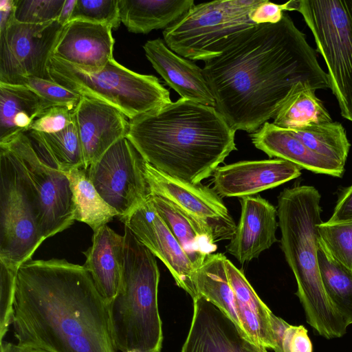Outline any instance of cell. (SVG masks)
I'll return each mask as SVG.
<instances>
[{
    "instance_id": "23",
    "label": "cell",
    "mask_w": 352,
    "mask_h": 352,
    "mask_svg": "<svg viewBox=\"0 0 352 352\" xmlns=\"http://www.w3.org/2000/svg\"><path fill=\"white\" fill-rule=\"evenodd\" d=\"M91 245L83 252V266L104 299L109 303L117 295L122 275L124 236L104 225L94 232Z\"/></svg>"
},
{
    "instance_id": "39",
    "label": "cell",
    "mask_w": 352,
    "mask_h": 352,
    "mask_svg": "<svg viewBox=\"0 0 352 352\" xmlns=\"http://www.w3.org/2000/svg\"><path fill=\"white\" fill-rule=\"evenodd\" d=\"M285 10V3L277 4L268 0H261L253 9L250 17L256 25L274 24L282 19Z\"/></svg>"
},
{
    "instance_id": "36",
    "label": "cell",
    "mask_w": 352,
    "mask_h": 352,
    "mask_svg": "<svg viewBox=\"0 0 352 352\" xmlns=\"http://www.w3.org/2000/svg\"><path fill=\"white\" fill-rule=\"evenodd\" d=\"M24 85L29 87L52 107L74 109L81 96L58 83L44 78L28 77Z\"/></svg>"
},
{
    "instance_id": "10",
    "label": "cell",
    "mask_w": 352,
    "mask_h": 352,
    "mask_svg": "<svg viewBox=\"0 0 352 352\" xmlns=\"http://www.w3.org/2000/svg\"><path fill=\"white\" fill-rule=\"evenodd\" d=\"M144 159L126 138L112 145L86 170L103 199L122 218L146 201L150 195Z\"/></svg>"
},
{
    "instance_id": "28",
    "label": "cell",
    "mask_w": 352,
    "mask_h": 352,
    "mask_svg": "<svg viewBox=\"0 0 352 352\" xmlns=\"http://www.w3.org/2000/svg\"><path fill=\"white\" fill-rule=\"evenodd\" d=\"M315 91L307 82L296 83L281 103L272 123L283 129L294 130L309 124L333 121Z\"/></svg>"
},
{
    "instance_id": "42",
    "label": "cell",
    "mask_w": 352,
    "mask_h": 352,
    "mask_svg": "<svg viewBox=\"0 0 352 352\" xmlns=\"http://www.w3.org/2000/svg\"><path fill=\"white\" fill-rule=\"evenodd\" d=\"M76 3V0H65V3L57 20L58 23L63 27L69 23Z\"/></svg>"
},
{
    "instance_id": "5",
    "label": "cell",
    "mask_w": 352,
    "mask_h": 352,
    "mask_svg": "<svg viewBox=\"0 0 352 352\" xmlns=\"http://www.w3.org/2000/svg\"><path fill=\"white\" fill-rule=\"evenodd\" d=\"M124 236L121 283L117 295L107 304L113 344L121 352H161L163 331L156 258L126 226Z\"/></svg>"
},
{
    "instance_id": "7",
    "label": "cell",
    "mask_w": 352,
    "mask_h": 352,
    "mask_svg": "<svg viewBox=\"0 0 352 352\" xmlns=\"http://www.w3.org/2000/svg\"><path fill=\"white\" fill-rule=\"evenodd\" d=\"M45 240L35 187L19 158L0 144V261L18 270Z\"/></svg>"
},
{
    "instance_id": "31",
    "label": "cell",
    "mask_w": 352,
    "mask_h": 352,
    "mask_svg": "<svg viewBox=\"0 0 352 352\" xmlns=\"http://www.w3.org/2000/svg\"><path fill=\"white\" fill-rule=\"evenodd\" d=\"M318 258L326 294L349 326L352 324V272L333 261L320 245Z\"/></svg>"
},
{
    "instance_id": "41",
    "label": "cell",
    "mask_w": 352,
    "mask_h": 352,
    "mask_svg": "<svg viewBox=\"0 0 352 352\" xmlns=\"http://www.w3.org/2000/svg\"><path fill=\"white\" fill-rule=\"evenodd\" d=\"M14 0L0 1V30L4 29L14 17Z\"/></svg>"
},
{
    "instance_id": "35",
    "label": "cell",
    "mask_w": 352,
    "mask_h": 352,
    "mask_svg": "<svg viewBox=\"0 0 352 352\" xmlns=\"http://www.w3.org/2000/svg\"><path fill=\"white\" fill-rule=\"evenodd\" d=\"M17 273L0 261V344L12 324Z\"/></svg>"
},
{
    "instance_id": "32",
    "label": "cell",
    "mask_w": 352,
    "mask_h": 352,
    "mask_svg": "<svg viewBox=\"0 0 352 352\" xmlns=\"http://www.w3.org/2000/svg\"><path fill=\"white\" fill-rule=\"evenodd\" d=\"M319 245L336 262L352 272V220L321 222Z\"/></svg>"
},
{
    "instance_id": "43",
    "label": "cell",
    "mask_w": 352,
    "mask_h": 352,
    "mask_svg": "<svg viewBox=\"0 0 352 352\" xmlns=\"http://www.w3.org/2000/svg\"><path fill=\"white\" fill-rule=\"evenodd\" d=\"M0 349V352H25L23 347L19 346L17 344L8 342H3L1 343Z\"/></svg>"
},
{
    "instance_id": "24",
    "label": "cell",
    "mask_w": 352,
    "mask_h": 352,
    "mask_svg": "<svg viewBox=\"0 0 352 352\" xmlns=\"http://www.w3.org/2000/svg\"><path fill=\"white\" fill-rule=\"evenodd\" d=\"M149 199L196 269L217 249L212 236L169 200L151 194Z\"/></svg>"
},
{
    "instance_id": "16",
    "label": "cell",
    "mask_w": 352,
    "mask_h": 352,
    "mask_svg": "<svg viewBox=\"0 0 352 352\" xmlns=\"http://www.w3.org/2000/svg\"><path fill=\"white\" fill-rule=\"evenodd\" d=\"M301 168L275 158L241 161L219 166L213 173V190L221 197L253 196L298 177Z\"/></svg>"
},
{
    "instance_id": "18",
    "label": "cell",
    "mask_w": 352,
    "mask_h": 352,
    "mask_svg": "<svg viewBox=\"0 0 352 352\" xmlns=\"http://www.w3.org/2000/svg\"><path fill=\"white\" fill-rule=\"evenodd\" d=\"M111 28L72 21L63 28L52 55L87 72L102 69L113 57Z\"/></svg>"
},
{
    "instance_id": "12",
    "label": "cell",
    "mask_w": 352,
    "mask_h": 352,
    "mask_svg": "<svg viewBox=\"0 0 352 352\" xmlns=\"http://www.w3.org/2000/svg\"><path fill=\"white\" fill-rule=\"evenodd\" d=\"M23 163L36 190L42 211L45 239L69 228L75 221L70 182L65 173L45 163L34 151L25 133L0 143Z\"/></svg>"
},
{
    "instance_id": "40",
    "label": "cell",
    "mask_w": 352,
    "mask_h": 352,
    "mask_svg": "<svg viewBox=\"0 0 352 352\" xmlns=\"http://www.w3.org/2000/svg\"><path fill=\"white\" fill-rule=\"evenodd\" d=\"M352 220V184L344 188L338 195L329 221Z\"/></svg>"
},
{
    "instance_id": "25",
    "label": "cell",
    "mask_w": 352,
    "mask_h": 352,
    "mask_svg": "<svg viewBox=\"0 0 352 352\" xmlns=\"http://www.w3.org/2000/svg\"><path fill=\"white\" fill-rule=\"evenodd\" d=\"M48 102L26 85L0 82V143L30 129Z\"/></svg>"
},
{
    "instance_id": "4",
    "label": "cell",
    "mask_w": 352,
    "mask_h": 352,
    "mask_svg": "<svg viewBox=\"0 0 352 352\" xmlns=\"http://www.w3.org/2000/svg\"><path fill=\"white\" fill-rule=\"evenodd\" d=\"M321 195L313 186L285 188L278 197L280 247L297 283L307 322L327 339L340 338L347 324L332 305L321 279L318 252Z\"/></svg>"
},
{
    "instance_id": "15",
    "label": "cell",
    "mask_w": 352,
    "mask_h": 352,
    "mask_svg": "<svg viewBox=\"0 0 352 352\" xmlns=\"http://www.w3.org/2000/svg\"><path fill=\"white\" fill-rule=\"evenodd\" d=\"M192 320L181 352H268L246 338L217 306L192 299Z\"/></svg>"
},
{
    "instance_id": "20",
    "label": "cell",
    "mask_w": 352,
    "mask_h": 352,
    "mask_svg": "<svg viewBox=\"0 0 352 352\" xmlns=\"http://www.w3.org/2000/svg\"><path fill=\"white\" fill-rule=\"evenodd\" d=\"M143 49L153 68L181 98L215 106L202 68L175 53L161 38L147 41Z\"/></svg>"
},
{
    "instance_id": "44",
    "label": "cell",
    "mask_w": 352,
    "mask_h": 352,
    "mask_svg": "<svg viewBox=\"0 0 352 352\" xmlns=\"http://www.w3.org/2000/svg\"><path fill=\"white\" fill-rule=\"evenodd\" d=\"M25 352H47L45 350L36 348H23Z\"/></svg>"
},
{
    "instance_id": "8",
    "label": "cell",
    "mask_w": 352,
    "mask_h": 352,
    "mask_svg": "<svg viewBox=\"0 0 352 352\" xmlns=\"http://www.w3.org/2000/svg\"><path fill=\"white\" fill-rule=\"evenodd\" d=\"M261 0L213 1L192 6L163 31L175 53L204 62L219 56L243 32L257 25L251 19Z\"/></svg>"
},
{
    "instance_id": "19",
    "label": "cell",
    "mask_w": 352,
    "mask_h": 352,
    "mask_svg": "<svg viewBox=\"0 0 352 352\" xmlns=\"http://www.w3.org/2000/svg\"><path fill=\"white\" fill-rule=\"evenodd\" d=\"M241 217L226 251L241 264L257 258L278 241L277 209L259 195L240 198Z\"/></svg>"
},
{
    "instance_id": "38",
    "label": "cell",
    "mask_w": 352,
    "mask_h": 352,
    "mask_svg": "<svg viewBox=\"0 0 352 352\" xmlns=\"http://www.w3.org/2000/svg\"><path fill=\"white\" fill-rule=\"evenodd\" d=\"M303 325L288 324L276 352H312V344Z\"/></svg>"
},
{
    "instance_id": "14",
    "label": "cell",
    "mask_w": 352,
    "mask_h": 352,
    "mask_svg": "<svg viewBox=\"0 0 352 352\" xmlns=\"http://www.w3.org/2000/svg\"><path fill=\"white\" fill-rule=\"evenodd\" d=\"M155 257L166 266L176 284L192 299L198 296L196 268L159 215L149 197L128 215L119 219Z\"/></svg>"
},
{
    "instance_id": "11",
    "label": "cell",
    "mask_w": 352,
    "mask_h": 352,
    "mask_svg": "<svg viewBox=\"0 0 352 352\" xmlns=\"http://www.w3.org/2000/svg\"><path fill=\"white\" fill-rule=\"evenodd\" d=\"M63 28L57 21L28 24L12 19L0 30V82L24 85L28 77L50 80L47 63Z\"/></svg>"
},
{
    "instance_id": "1",
    "label": "cell",
    "mask_w": 352,
    "mask_h": 352,
    "mask_svg": "<svg viewBox=\"0 0 352 352\" xmlns=\"http://www.w3.org/2000/svg\"><path fill=\"white\" fill-rule=\"evenodd\" d=\"M202 69L214 107L236 131L254 133L274 118L298 82L330 88L316 51L285 12L279 22L241 34Z\"/></svg>"
},
{
    "instance_id": "2",
    "label": "cell",
    "mask_w": 352,
    "mask_h": 352,
    "mask_svg": "<svg viewBox=\"0 0 352 352\" xmlns=\"http://www.w3.org/2000/svg\"><path fill=\"white\" fill-rule=\"evenodd\" d=\"M12 324L23 348L118 351L107 302L85 267L65 259H31L20 266Z\"/></svg>"
},
{
    "instance_id": "29",
    "label": "cell",
    "mask_w": 352,
    "mask_h": 352,
    "mask_svg": "<svg viewBox=\"0 0 352 352\" xmlns=\"http://www.w3.org/2000/svg\"><path fill=\"white\" fill-rule=\"evenodd\" d=\"M73 193L75 220L87 224L93 232L107 225L117 211L100 195L85 168H74L65 173Z\"/></svg>"
},
{
    "instance_id": "45",
    "label": "cell",
    "mask_w": 352,
    "mask_h": 352,
    "mask_svg": "<svg viewBox=\"0 0 352 352\" xmlns=\"http://www.w3.org/2000/svg\"><path fill=\"white\" fill-rule=\"evenodd\" d=\"M126 352H141V351L138 349H132V350L127 351Z\"/></svg>"
},
{
    "instance_id": "3",
    "label": "cell",
    "mask_w": 352,
    "mask_h": 352,
    "mask_svg": "<svg viewBox=\"0 0 352 352\" xmlns=\"http://www.w3.org/2000/svg\"><path fill=\"white\" fill-rule=\"evenodd\" d=\"M235 132L214 107L180 98L129 120L126 138L159 171L199 184L236 150Z\"/></svg>"
},
{
    "instance_id": "33",
    "label": "cell",
    "mask_w": 352,
    "mask_h": 352,
    "mask_svg": "<svg viewBox=\"0 0 352 352\" xmlns=\"http://www.w3.org/2000/svg\"><path fill=\"white\" fill-rule=\"evenodd\" d=\"M72 21H87L117 30L121 23L119 0H76Z\"/></svg>"
},
{
    "instance_id": "6",
    "label": "cell",
    "mask_w": 352,
    "mask_h": 352,
    "mask_svg": "<svg viewBox=\"0 0 352 352\" xmlns=\"http://www.w3.org/2000/svg\"><path fill=\"white\" fill-rule=\"evenodd\" d=\"M47 71L52 81L116 108L129 120L172 102L169 91L157 77L130 70L114 58L100 70L87 72L51 56Z\"/></svg>"
},
{
    "instance_id": "17",
    "label": "cell",
    "mask_w": 352,
    "mask_h": 352,
    "mask_svg": "<svg viewBox=\"0 0 352 352\" xmlns=\"http://www.w3.org/2000/svg\"><path fill=\"white\" fill-rule=\"evenodd\" d=\"M73 113L85 169L96 162L116 142L126 136L129 128L126 117L107 104L81 97Z\"/></svg>"
},
{
    "instance_id": "37",
    "label": "cell",
    "mask_w": 352,
    "mask_h": 352,
    "mask_svg": "<svg viewBox=\"0 0 352 352\" xmlns=\"http://www.w3.org/2000/svg\"><path fill=\"white\" fill-rule=\"evenodd\" d=\"M73 111L66 107H51L33 122L29 131L47 133L63 131L74 122Z\"/></svg>"
},
{
    "instance_id": "27",
    "label": "cell",
    "mask_w": 352,
    "mask_h": 352,
    "mask_svg": "<svg viewBox=\"0 0 352 352\" xmlns=\"http://www.w3.org/2000/svg\"><path fill=\"white\" fill-rule=\"evenodd\" d=\"M38 157L47 164L67 173L84 168L79 136L74 122L65 129L52 133L25 132Z\"/></svg>"
},
{
    "instance_id": "34",
    "label": "cell",
    "mask_w": 352,
    "mask_h": 352,
    "mask_svg": "<svg viewBox=\"0 0 352 352\" xmlns=\"http://www.w3.org/2000/svg\"><path fill=\"white\" fill-rule=\"evenodd\" d=\"M15 19L23 23L43 24L57 21L65 0H14Z\"/></svg>"
},
{
    "instance_id": "30",
    "label": "cell",
    "mask_w": 352,
    "mask_h": 352,
    "mask_svg": "<svg viewBox=\"0 0 352 352\" xmlns=\"http://www.w3.org/2000/svg\"><path fill=\"white\" fill-rule=\"evenodd\" d=\"M289 131L311 151L344 167L351 144L341 123L331 121Z\"/></svg>"
},
{
    "instance_id": "13",
    "label": "cell",
    "mask_w": 352,
    "mask_h": 352,
    "mask_svg": "<svg viewBox=\"0 0 352 352\" xmlns=\"http://www.w3.org/2000/svg\"><path fill=\"white\" fill-rule=\"evenodd\" d=\"M143 170L151 194L176 205L204 228L215 243L232 238L236 225L221 197L213 189L170 177L144 160Z\"/></svg>"
},
{
    "instance_id": "21",
    "label": "cell",
    "mask_w": 352,
    "mask_h": 352,
    "mask_svg": "<svg viewBox=\"0 0 352 352\" xmlns=\"http://www.w3.org/2000/svg\"><path fill=\"white\" fill-rule=\"evenodd\" d=\"M252 144L270 157H275L292 162L301 169L315 173L341 177L344 167L309 149L289 129L265 122L250 133Z\"/></svg>"
},
{
    "instance_id": "26",
    "label": "cell",
    "mask_w": 352,
    "mask_h": 352,
    "mask_svg": "<svg viewBox=\"0 0 352 352\" xmlns=\"http://www.w3.org/2000/svg\"><path fill=\"white\" fill-rule=\"evenodd\" d=\"M193 0H119L121 23L135 34L167 28L192 6Z\"/></svg>"
},
{
    "instance_id": "9",
    "label": "cell",
    "mask_w": 352,
    "mask_h": 352,
    "mask_svg": "<svg viewBox=\"0 0 352 352\" xmlns=\"http://www.w3.org/2000/svg\"><path fill=\"white\" fill-rule=\"evenodd\" d=\"M285 10L299 12L327 64L330 89L342 116L352 122V0L289 1Z\"/></svg>"
},
{
    "instance_id": "22",
    "label": "cell",
    "mask_w": 352,
    "mask_h": 352,
    "mask_svg": "<svg viewBox=\"0 0 352 352\" xmlns=\"http://www.w3.org/2000/svg\"><path fill=\"white\" fill-rule=\"evenodd\" d=\"M225 265L235 296L237 329L256 345L275 351L272 311L257 295L242 271L227 258Z\"/></svg>"
}]
</instances>
